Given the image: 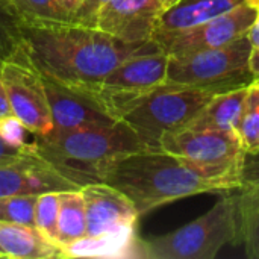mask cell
Instances as JSON below:
<instances>
[{
	"label": "cell",
	"mask_w": 259,
	"mask_h": 259,
	"mask_svg": "<svg viewBox=\"0 0 259 259\" xmlns=\"http://www.w3.org/2000/svg\"><path fill=\"white\" fill-rule=\"evenodd\" d=\"M238 243L235 196L225 194L209 211L182 228L150 240H140L138 258L214 259L226 244Z\"/></svg>",
	"instance_id": "5b68a950"
},
{
	"label": "cell",
	"mask_w": 259,
	"mask_h": 259,
	"mask_svg": "<svg viewBox=\"0 0 259 259\" xmlns=\"http://www.w3.org/2000/svg\"><path fill=\"white\" fill-rule=\"evenodd\" d=\"M244 2L246 0H178L173 6L161 12L153 35L194 27Z\"/></svg>",
	"instance_id": "9a60e30c"
},
{
	"label": "cell",
	"mask_w": 259,
	"mask_h": 259,
	"mask_svg": "<svg viewBox=\"0 0 259 259\" xmlns=\"http://www.w3.org/2000/svg\"><path fill=\"white\" fill-rule=\"evenodd\" d=\"M212 96L164 82L129 99L115 117L134 129L147 147H159L165 132L187 127Z\"/></svg>",
	"instance_id": "8992f818"
},
{
	"label": "cell",
	"mask_w": 259,
	"mask_h": 259,
	"mask_svg": "<svg viewBox=\"0 0 259 259\" xmlns=\"http://www.w3.org/2000/svg\"><path fill=\"white\" fill-rule=\"evenodd\" d=\"M21 50L46 77L93 94L100 80L123 61L159 50L153 41L126 42L76 20L18 21Z\"/></svg>",
	"instance_id": "6da1fadb"
},
{
	"label": "cell",
	"mask_w": 259,
	"mask_h": 259,
	"mask_svg": "<svg viewBox=\"0 0 259 259\" xmlns=\"http://www.w3.org/2000/svg\"><path fill=\"white\" fill-rule=\"evenodd\" d=\"M247 105H259V76L249 87L247 94Z\"/></svg>",
	"instance_id": "1f68e13d"
},
{
	"label": "cell",
	"mask_w": 259,
	"mask_h": 259,
	"mask_svg": "<svg viewBox=\"0 0 259 259\" xmlns=\"http://www.w3.org/2000/svg\"><path fill=\"white\" fill-rule=\"evenodd\" d=\"M161 3H162V6H164V9H167V8H170V6H173L178 0H159Z\"/></svg>",
	"instance_id": "d590c367"
},
{
	"label": "cell",
	"mask_w": 259,
	"mask_h": 259,
	"mask_svg": "<svg viewBox=\"0 0 259 259\" xmlns=\"http://www.w3.org/2000/svg\"><path fill=\"white\" fill-rule=\"evenodd\" d=\"M42 79L52 111L53 129L71 131L103 127L118 121L93 94L67 88L46 76H42Z\"/></svg>",
	"instance_id": "4fadbf2b"
},
{
	"label": "cell",
	"mask_w": 259,
	"mask_h": 259,
	"mask_svg": "<svg viewBox=\"0 0 259 259\" xmlns=\"http://www.w3.org/2000/svg\"><path fill=\"white\" fill-rule=\"evenodd\" d=\"M247 36H249V41L252 44V49H259V9L253 24L250 26V29L247 32Z\"/></svg>",
	"instance_id": "4dcf8cb0"
},
{
	"label": "cell",
	"mask_w": 259,
	"mask_h": 259,
	"mask_svg": "<svg viewBox=\"0 0 259 259\" xmlns=\"http://www.w3.org/2000/svg\"><path fill=\"white\" fill-rule=\"evenodd\" d=\"M80 190L58 193V244L61 249L87 237V211Z\"/></svg>",
	"instance_id": "d6986e66"
},
{
	"label": "cell",
	"mask_w": 259,
	"mask_h": 259,
	"mask_svg": "<svg viewBox=\"0 0 259 259\" xmlns=\"http://www.w3.org/2000/svg\"><path fill=\"white\" fill-rule=\"evenodd\" d=\"M259 185V149L246 152L240 175V188Z\"/></svg>",
	"instance_id": "4316f807"
},
{
	"label": "cell",
	"mask_w": 259,
	"mask_h": 259,
	"mask_svg": "<svg viewBox=\"0 0 259 259\" xmlns=\"http://www.w3.org/2000/svg\"><path fill=\"white\" fill-rule=\"evenodd\" d=\"M35 152L80 187L100 182L103 170L118 156L147 149L124 121L103 127L61 131L35 137Z\"/></svg>",
	"instance_id": "3957f363"
},
{
	"label": "cell",
	"mask_w": 259,
	"mask_h": 259,
	"mask_svg": "<svg viewBox=\"0 0 259 259\" xmlns=\"http://www.w3.org/2000/svg\"><path fill=\"white\" fill-rule=\"evenodd\" d=\"M73 18H74V14L77 12V9L80 8L82 5V0H56Z\"/></svg>",
	"instance_id": "d6a6232c"
},
{
	"label": "cell",
	"mask_w": 259,
	"mask_h": 259,
	"mask_svg": "<svg viewBox=\"0 0 259 259\" xmlns=\"http://www.w3.org/2000/svg\"><path fill=\"white\" fill-rule=\"evenodd\" d=\"M0 249L6 258H65L62 249L49 241L35 226L0 222Z\"/></svg>",
	"instance_id": "e0dca14e"
},
{
	"label": "cell",
	"mask_w": 259,
	"mask_h": 259,
	"mask_svg": "<svg viewBox=\"0 0 259 259\" xmlns=\"http://www.w3.org/2000/svg\"><path fill=\"white\" fill-rule=\"evenodd\" d=\"M252 44L249 36L214 47L184 55H168L167 83L223 94L247 88L256 79L249 67Z\"/></svg>",
	"instance_id": "277c9868"
},
{
	"label": "cell",
	"mask_w": 259,
	"mask_h": 259,
	"mask_svg": "<svg viewBox=\"0 0 259 259\" xmlns=\"http://www.w3.org/2000/svg\"><path fill=\"white\" fill-rule=\"evenodd\" d=\"M100 182L123 193L140 217L191 196L238 190L234 182L208 178L161 147H147L115 158L103 170Z\"/></svg>",
	"instance_id": "7a4b0ae2"
},
{
	"label": "cell",
	"mask_w": 259,
	"mask_h": 259,
	"mask_svg": "<svg viewBox=\"0 0 259 259\" xmlns=\"http://www.w3.org/2000/svg\"><path fill=\"white\" fill-rule=\"evenodd\" d=\"M162 11L159 0H108L91 26L126 42H144L152 39Z\"/></svg>",
	"instance_id": "8fae6325"
},
{
	"label": "cell",
	"mask_w": 259,
	"mask_h": 259,
	"mask_svg": "<svg viewBox=\"0 0 259 259\" xmlns=\"http://www.w3.org/2000/svg\"><path fill=\"white\" fill-rule=\"evenodd\" d=\"M35 152V144L32 143L27 147H20L8 143L2 135H0V165H6L11 162H15L17 159Z\"/></svg>",
	"instance_id": "83f0119b"
},
{
	"label": "cell",
	"mask_w": 259,
	"mask_h": 259,
	"mask_svg": "<svg viewBox=\"0 0 259 259\" xmlns=\"http://www.w3.org/2000/svg\"><path fill=\"white\" fill-rule=\"evenodd\" d=\"M9 115H14V114H12L11 105H9V102H8V97H6L3 83H2V80H0V118L9 117Z\"/></svg>",
	"instance_id": "f546056e"
},
{
	"label": "cell",
	"mask_w": 259,
	"mask_h": 259,
	"mask_svg": "<svg viewBox=\"0 0 259 259\" xmlns=\"http://www.w3.org/2000/svg\"><path fill=\"white\" fill-rule=\"evenodd\" d=\"M249 87L215 94L187 124L196 131H237L247 106Z\"/></svg>",
	"instance_id": "2e32d148"
},
{
	"label": "cell",
	"mask_w": 259,
	"mask_h": 259,
	"mask_svg": "<svg viewBox=\"0 0 259 259\" xmlns=\"http://www.w3.org/2000/svg\"><path fill=\"white\" fill-rule=\"evenodd\" d=\"M87 211V237L96 238L126 228H137L140 219L134 203L118 190L94 182L82 187Z\"/></svg>",
	"instance_id": "5bb4252c"
},
{
	"label": "cell",
	"mask_w": 259,
	"mask_h": 259,
	"mask_svg": "<svg viewBox=\"0 0 259 259\" xmlns=\"http://www.w3.org/2000/svg\"><path fill=\"white\" fill-rule=\"evenodd\" d=\"M238 135L246 152L259 149V105H247L241 123L238 126Z\"/></svg>",
	"instance_id": "d4e9b609"
},
{
	"label": "cell",
	"mask_w": 259,
	"mask_h": 259,
	"mask_svg": "<svg viewBox=\"0 0 259 259\" xmlns=\"http://www.w3.org/2000/svg\"><path fill=\"white\" fill-rule=\"evenodd\" d=\"M80 188L79 184L65 178L36 152L0 165V196H39Z\"/></svg>",
	"instance_id": "7c38bea8"
},
{
	"label": "cell",
	"mask_w": 259,
	"mask_h": 259,
	"mask_svg": "<svg viewBox=\"0 0 259 259\" xmlns=\"http://www.w3.org/2000/svg\"><path fill=\"white\" fill-rule=\"evenodd\" d=\"M21 46L20 24L15 17L0 8V68Z\"/></svg>",
	"instance_id": "cb8c5ba5"
},
{
	"label": "cell",
	"mask_w": 259,
	"mask_h": 259,
	"mask_svg": "<svg viewBox=\"0 0 259 259\" xmlns=\"http://www.w3.org/2000/svg\"><path fill=\"white\" fill-rule=\"evenodd\" d=\"M159 147L182 158L199 173L234 182L240 188V175L246 149L237 131H196L184 127L165 132Z\"/></svg>",
	"instance_id": "52a82bcc"
},
{
	"label": "cell",
	"mask_w": 259,
	"mask_h": 259,
	"mask_svg": "<svg viewBox=\"0 0 259 259\" xmlns=\"http://www.w3.org/2000/svg\"><path fill=\"white\" fill-rule=\"evenodd\" d=\"M27 134H30L21 121L15 115H9L5 118H0V135L11 144L20 146V147H27L33 141H27Z\"/></svg>",
	"instance_id": "484cf974"
},
{
	"label": "cell",
	"mask_w": 259,
	"mask_h": 259,
	"mask_svg": "<svg viewBox=\"0 0 259 259\" xmlns=\"http://www.w3.org/2000/svg\"><path fill=\"white\" fill-rule=\"evenodd\" d=\"M11 3L18 21L73 18L56 0H11Z\"/></svg>",
	"instance_id": "44dd1931"
},
{
	"label": "cell",
	"mask_w": 259,
	"mask_h": 259,
	"mask_svg": "<svg viewBox=\"0 0 259 259\" xmlns=\"http://www.w3.org/2000/svg\"><path fill=\"white\" fill-rule=\"evenodd\" d=\"M258 9L259 0H246L237 8L202 24L179 32L155 33L152 39L167 55H184L220 47L247 35L256 18Z\"/></svg>",
	"instance_id": "9c48e42d"
},
{
	"label": "cell",
	"mask_w": 259,
	"mask_h": 259,
	"mask_svg": "<svg viewBox=\"0 0 259 259\" xmlns=\"http://www.w3.org/2000/svg\"><path fill=\"white\" fill-rule=\"evenodd\" d=\"M249 67L252 73L258 77L259 76V49H252L250 59H249Z\"/></svg>",
	"instance_id": "836d02e7"
},
{
	"label": "cell",
	"mask_w": 259,
	"mask_h": 259,
	"mask_svg": "<svg viewBox=\"0 0 259 259\" xmlns=\"http://www.w3.org/2000/svg\"><path fill=\"white\" fill-rule=\"evenodd\" d=\"M58 193L39 194L35 203V228L53 244H58Z\"/></svg>",
	"instance_id": "7402d4cb"
},
{
	"label": "cell",
	"mask_w": 259,
	"mask_h": 259,
	"mask_svg": "<svg viewBox=\"0 0 259 259\" xmlns=\"http://www.w3.org/2000/svg\"><path fill=\"white\" fill-rule=\"evenodd\" d=\"M38 196H0V222L35 226Z\"/></svg>",
	"instance_id": "603a6c76"
},
{
	"label": "cell",
	"mask_w": 259,
	"mask_h": 259,
	"mask_svg": "<svg viewBox=\"0 0 259 259\" xmlns=\"http://www.w3.org/2000/svg\"><path fill=\"white\" fill-rule=\"evenodd\" d=\"M108 0H82V5L80 8L77 9V12L74 14V18L76 21H80L83 24H93V18L97 12V9Z\"/></svg>",
	"instance_id": "f1b7e54d"
},
{
	"label": "cell",
	"mask_w": 259,
	"mask_h": 259,
	"mask_svg": "<svg viewBox=\"0 0 259 259\" xmlns=\"http://www.w3.org/2000/svg\"><path fill=\"white\" fill-rule=\"evenodd\" d=\"M0 80L12 114L33 137L53 131V118L42 74L26 58L21 47L12 58L3 62Z\"/></svg>",
	"instance_id": "ba28073f"
},
{
	"label": "cell",
	"mask_w": 259,
	"mask_h": 259,
	"mask_svg": "<svg viewBox=\"0 0 259 259\" xmlns=\"http://www.w3.org/2000/svg\"><path fill=\"white\" fill-rule=\"evenodd\" d=\"M0 8L3 9V11H6L8 14H11L12 17H15V14H14V9H12V3H11V0H0ZM17 18V17H15Z\"/></svg>",
	"instance_id": "e575fe53"
},
{
	"label": "cell",
	"mask_w": 259,
	"mask_h": 259,
	"mask_svg": "<svg viewBox=\"0 0 259 259\" xmlns=\"http://www.w3.org/2000/svg\"><path fill=\"white\" fill-rule=\"evenodd\" d=\"M167 65L168 55L161 49L135 55L123 61L100 80L94 97L115 117L117 109L129 99L164 83L167 79Z\"/></svg>",
	"instance_id": "30bf717a"
},
{
	"label": "cell",
	"mask_w": 259,
	"mask_h": 259,
	"mask_svg": "<svg viewBox=\"0 0 259 259\" xmlns=\"http://www.w3.org/2000/svg\"><path fill=\"white\" fill-rule=\"evenodd\" d=\"M137 228H126L96 238H82L64 247L65 258H138Z\"/></svg>",
	"instance_id": "ac0fdd59"
},
{
	"label": "cell",
	"mask_w": 259,
	"mask_h": 259,
	"mask_svg": "<svg viewBox=\"0 0 259 259\" xmlns=\"http://www.w3.org/2000/svg\"><path fill=\"white\" fill-rule=\"evenodd\" d=\"M0 258H6V255H5V253L2 252V249H0Z\"/></svg>",
	"instance_id": "8d00e7d4"
},
{
	"label": "cell",
	"mask_w": 259,
	"mask_h": 259,
	"mask_svg": "<svg viewBox=\"0 0 259 259\" xmlns=\"http://www.w3.org/2000/svg\"><path fill=\"white\" fill-rule=\"evenodd\" d=\"M235 194L238 211V243L244 244L246 256L259 259V185L241 187Z\"/></svg>",
	"instance_id": "ffe728a7"
}]
</instances>
